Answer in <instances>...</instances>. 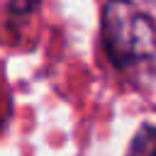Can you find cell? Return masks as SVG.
I'll return each instance as SVG.
<instances>
[{"label": "cell", "instance_id": "7a4b0ae2", "mask_svg": "<svg viewBox=\"0 0 156 156\" xmlns=\"http://www.w3.org/2000/svg\"><path fill=\"white\" fill-rule=\"evenodd\" d=\"M127 156H156V124H144L136 132Z\"/></svg>", "mask_w": 156, "mask_h": 156}, {"label": "cell", "instance_id": "6da1fadb", "mask_svg": "<svg viewBox=\"0 0 156 156\" xmlns=\"http://www.w3.org/2000/svg\"><path fill=\"white\" fill-rule=\"evenodd\" d=\"M102 44L122 73H149L156 66V20L132 0H110L102 10Z\"/></svg>", "mask_w": 156, "mask_h": 156}]
</instances>
